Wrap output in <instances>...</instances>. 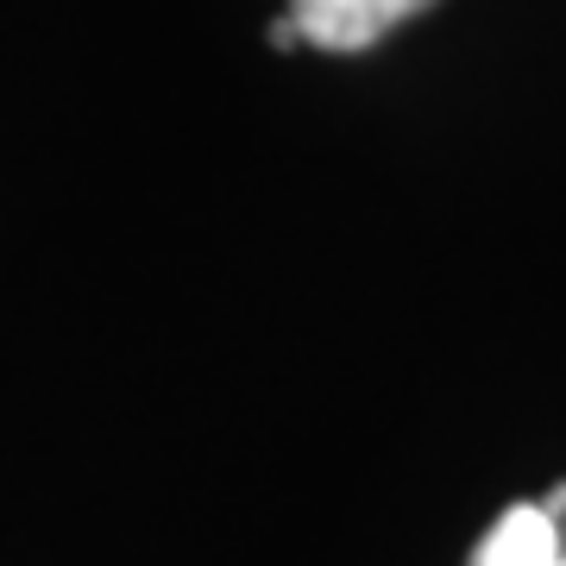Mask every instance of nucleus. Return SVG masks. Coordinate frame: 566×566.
<instances>
[{
    "mask_svg": "<svg viewBox=\"0 0 566 566\" xmlns=\"http://www.w3.org/2000/svg\"><path fill=\"white\" fill-rule=\"evenodd\" d=\"M547 566H566V547H560V554H554V560H547Z\"/></svg>",
    "mask_w": 566,
    "mask_h": 566,
    "instance_id": "obj_3",
    "label": "nucleus"
},
{
    "mask_svg": "<svg viewBox=\"0 0 566 566\" xmlns=\"http://www.w3.org/2000/svg\"><path fill=\"white\" fill-rule=\"evenodd\" d=\"M434 0H290V20L303 32V44L353 57L385 44L390 32H403L409 20H422Z\"/></svg>",
    "mask_w": 566,
    "mask_h": 566,
    "instance_id": "obj_1",
    "label": "nucleus"
},
{
    "mask_svg": "<svg viewBox=\"0 0 566 566\" xmlns=\"http://www.w3.org/2000/svg\"><path fill=\"white\" fill-rule=\"evenodd\" d=\"M566 504V491H554L547 504H510L497 523H491V535L479 547H472V560L465 566H547L554 554H560V516L554 510Z\"/></svg>",
    "mask_w": 566,
    "mask_h": 566,
    "instance_id": "obj_2",
    "label": "nucleus"
}]
</instances>
